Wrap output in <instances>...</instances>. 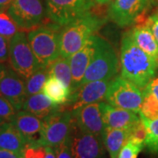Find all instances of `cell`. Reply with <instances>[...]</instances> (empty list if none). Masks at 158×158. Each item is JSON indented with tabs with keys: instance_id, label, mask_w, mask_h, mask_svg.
I'll use <instances>...</instances> for the list:
<instances>
[{
	"instance_id": "1",
	"label": "cell",
	"mask_w": 158,
	"mask_h": 158,
	"mask_svg": "<svg viewBox=\"0 0 158 158\" xmlns=\"http://www.w3.org/2000/svg\"><path fill=\"white\" fill-rule=\"evenodd\" d=\"M119 63L120 76L141 90L156 77L158 71L157 62L136 45L129 30L122 35Z\"/></svg>"
},
{
	"instance_id": "2",
	"label": "cell",
	"mask_w": 158,
	"mask_h": 158,
	"mask_svg": "<svg viewBox=\"0 0 158 158\" xmlns=\"http://www.w3.org/2000/svg\"><path fill=\"white\" fill-rule=\"evenodd\" d=\"M106 21L92 10L62 26L60 34V56L69 58L78 51Z\"/></svg>"
},
{
	"instance_id": "3",
	"label": "cell",
	"mask_w": 158,
	"mask_h": 158,
	"mask_svg": "<svg viewBox=\"0 0 158 158\" xmlns=\"http://www.w3.org/2000/svg\"><path fill=\"white\" fill-rule=\"evenodd\" d=\"M62 27L56 23L42 24L27 33L29 43L42 67L48 66L60 56Z\"/></svg>"
},
{
	"instance_id": "4",
	"label": "cell",
	"mask_w": 158,
	"mask_h": 158,
	"mask_svg": "<svg viewBox=\"0 0 158 158\" xmlns=\"http://www.w3.org/2000/svg\"><path fill=\"white\" fill-rule=\"evenodd\" d=\"M119 69V59L115 49L106 40L97 34L96 49L82 85L92 81L113 80L118 76Z\"/></svg>"
},
{
	"instance_id": "5",
	"label": "cell",
	"mask_w": 158,
	"mask_h": 158,
	"mask_svg": "<svg viewBox=\"0 0 158 158\" xmlns=\"http://www.w3.org/2000/svg\"><path fill=\"white\" fill-rule=\"evenodd\" d=\"M9 63L10 67L25 80L42 67L34 55L25 31H19L10 39Z\"/></svg>"
},
{
	"instance_id": "6",
	"label": "cell",
	"mask_w": 158,
	"mask_h": 158,
	"mask_svg": "<svg viewBox=\"0 0 158 158\" xmlns=\"http://www.w3.org/2000/svg\"><path fill=\"white\" fill-rule=\"evenodd\" d=\"M151 7L149 0H113L107 16L119 27H127L137 23H144Z\"/></svg>"
},
{
	"instance_id": "7",
	"label": "cell",
	"mask_w": 158,
	"mask_h": 158,
	"mask_svg": "<svg viewBox=\"0 0 158 158\" xmlns=\"http://www.w3.org/2000/svg\"><path fill=\"white\" fill-rule=\"evenodd\" d=\"M142 99V90L120 75L112 80L105 98L106 102L114 107L138 113Z\"/></svg>"
},
{
	"instance_id": "8",
	"label": "cell",
	"mask_w": 158,
	"mask_h": 158,
	"mask_svg": "<svg viewBox=\"0 0 158 158\" xmlns=\"http://www.w3.org/2000/svg\"><path fill=\"white\" fill-rule=\"evenodd\" d=\"M20 31H30L42 25L47 18L43 0H13L7 10Z\"/></svg>"
},
{
	"instance_id": "9",
	"label": "cell",
	"mask_w": 158,
	"mask_h": 158,
	"mask_svg": "<svg viewBox=\"0 0 158 158\" xmlns=\"http://www.w3.org/2000/svg\"><path fill=\"white\" fill-rule=\"evenodd\" d=\"M74 124L72 111L60 110L43 118L40 144L52 148L59 146L70 136Z\"/></svg>"
},
{
	"instance_id": "10",
	"label": "cell",
	"mask_w": 158,
	"mask_h": 158,
	"mask_svg": "<svg viewBox=\"0 0 158 158\" xmlns=\"http://www.w3.org/2000/svg\"><path fill=\"white\" fill-rule=\"evenodd\" d=\"M47 18L61 27L91 11L94 0H45Z\"/></svg>"
},
{
	"instance_id": "11",
	"label": "cell",
	"mask_w": 158,
	"mask_h": 158,
	"mask_svg": "<svg viewBox=\"0 0 158 158\" xmlns=\"http://www.w3.org/2000/svg\"><path fill=\"white\" fill-rule=\"evenodd\" d=\"M71 148L74 158H105L103 137L85 133L76 124L71 133Z\"/></svg>"
},
{
	"instance_id": "12",
	"label": "cell",
	"mask_w": 158,
	"mask_h": 158,
	"mask_svg": "<svg viewBox=\"0 0 158 158\" xmlns=\"http://www.w3.org/2000/svg\"><path fill=\"white\" fill-rule=\"evenodd\" d=\"M99 103L89 104L71 111L75 124L79 129L85 133L103 137L106 126Z\"/></svg>"
},
{
	"instance_id": "13",
	"label": "cell",
	"mask_w": 158,
	"mask_h": 158,
	"mask_svg": "<svg viewBox=\"0 0 158 158\" xmlns=\"http://www.w3.org/2000/svg\"><path fill=\"white\" fill-rule=\"evenodd\" d=\"M96 43L97 34H94L78 51H77L72 56L69 57V62L73 78V85L70 96L76 93L82 85L85 72L90 65L96 49Z\"/></svg>"
},
{
	"instance_id": "14",
	"label": "cell",
	"mask_w": 158,
	"mask_h": 158,
	"mask_svg": "<svg viewBox=\"0 0 158 158\" xmlns=\"http://www.w3.org/2000/svg\"><path fill=\"white\" fill-rule=\"evenodd\" d=\"M0 94L11 103L17 112L22 110L28 97L26 90V80L11 67L7 68L0 81Z\"/></svg>"
},
{
	"instance_id": "15",
	"label": "cell",
	"mask_w": 158,
	"mask_h": 158,
	"mask_svg": "<svg viewBox=\"0 0 158 158\" xmlns=\"http://www.w3.org/2000/svg\"><path fill=\"white\" fill-rule=\"evenodd\" d=\"M112 80L92 81L83 85L76 93L69 97L67 105L72 106V110L92 103L105 100L108 88Z\"/></svg>"
},
{
	"instance_id": "16",
	"label": "cell",
	"mask_w": 158,
	"mask_h": 158,
	"mask_svg": "<svg viewBox=\"0 0 158 158\" xmlns=\"http://www.w3.org/2000/svg\"><path fill=\"white\" fill-rule=\"evenodd\" d=\"M99 104L104 123L107 128L129 129L141 118L139 113L135 112L114 107L106 102L102 101Z\"/></svg>"
},
{
	"instance_id": "17",
	"label": "cell",
	"mask_w": 158,
	"mask_h": 158,
	"mask_svg": "<svg viewBox=\"0 0 158 158\" xmlns=\"http://www.w3.org/2000/svg\"><path fill=\"white\" fill-rule=\"evenodd\" d=\"M25 138L27 143H40L43 127V118L25 110L17 112L11 121Z\"/></svg>"
},
{
	"instance_id": "18",
	"label": "cell",
	"mask_w": 158,
	"mask_h": 158,
	"mask_svg": "<svg viewBox=\"0 0 158 158\" xmlns=\"http://www.w3.org/2000/svg\"><path fill=\"white\" fill-rule=\"evenodd\" d=\"M22 110L40 118H45L51 114L62 110V106L52 102L44 93L40 92L27 97Z\"/></svg>"
},
{
	"instance_id": "19",
	"label": "cell",
	"mask_w": 158,
	"mask_h": 158,
	"mask_svg": "<svg viewBox=\"0 0 158 158\" xmlns=\"http://www.w3.org/2000/svg\"><path fill=\"white\" fill-rule=\"evenodd\" d=\"M129 33L136 45L158 63V42L150 29L143 23L134 27Z\"/></svg>"
},
{
	"instance_id": "20",
	"label": "cell",
	"mask_w": 158,
	"mask_h": 158,
	"mask_svg": "<svg viewBox=\"0 0 158 158\" xmlns=\"http://www.w3.org/2000/svg\"><path fill=\"white\" fill-rule=\"evenodd\" d=\"M27 141L11 121H6L0 129V148L10 150L21 156Z\"/></svg>"
},
{
	"instance_id": "21",
	"label": "cell",
	"mask_w": 158,
	"mask_h": 158,
	"mask_svg": "<svg viewBox=\"0 0 158 158\" xmlns=\"http://www.w3.org/2000/svg\"><path fill=\"white\" fill-rule=\"evenodd\" d=\"M129 129H114L106 127L103 140L110 158H117L120 149L127 141Z\"/></svg>"
},
{
	"instance_id": "22",
	"label": "cell",
	"mask_w": 158,
	"mask_h": 158,
	"mask_svg": "<svg viewBox=\"0 0 158 158\" xmlns=\"http://www.w3.org/2000/svg\"><path fill=\"white\" fill-rule=\"evenodd\" d=\"M42 93H44L51 101L60 106L67 105L70 96L69 90L66 85L53 76H49L47 79L42 89Z\"/></svg>"
},
{
	"instance_id": "23",
	"label": "cell",
	"mask_w": 158,
	"mask_h": 158,
	"mask_svg": "<svg viewBox=\"0 0 158 158\" xmlns=\"http://www.w3.org/2000/svg\"><path fill=\"white\" fill-rule=\"evenodd\" d=\"M48 72L49 76H53L61 80L69 90V92H71L73 78L69 58H64L62 56L57 58L55 62L48 65Z\"/></svg>"
},
{
	"instance_id": "24",
	"label": "cell",
	"mask_w": 158,
	"mask_h": 158,
	"mask_svg": "<svg viewBox=\"0 0 158 158\" xmlns=\"http://www.w3.org/2000/svg\"><path fill=\"white\" fill-rule=\"evenodd\" d=\"M142 96L143 99L139 114L150 120L158 118V99L148 86L142 90Z\"/></svg>"
},
{
	"instance_id": "25",
	"label": "cell",
	"mask_w": 158,
	"mask_h": 158,
	"mask_svg": "<svg viewBox=\"0 0 158 158\" xmlns=\"http://www.w3.org/2000/svg\"><path fill=\"white\" fill-rule=\"evenodd\" d=\"M140 117L145 125L147 133L144 147H146L148 152L158 156V118L150 120L141 115H140Z\"/></svg>"
},
{
	"instance_id": "26",
	"label": "cell",
	"mask_w": 158,
	"mask_h": 158,
	"mask_svg": "<svg viewBox=\"0 0 158 158\" xmlns=\"http://www.w3.org/2000/svg\"><path fill=\"white\" fill-rule=\"evenodd\" d=\"M49 77L48 66L41 67L26 80V90L27 96L42 92L43 86Z\"/></svg>"
},
{
	"instance_id": "27",
	"label": "cell",
	"mask_w": 158,
	"mask_h": 158,
	"mask_svg": "<svg viewBox=\"0 0 158 158\" xmlns=\"http://www.w3.org/2000/svg\"><path fill=\"white\" fill-rule=\"evenodd\" d=\"M20 31L7 11H0V35L11 39Z\"/></svg>"
},
{
	"instance_id": "28",
	"label": "cell",
	"mask_w": 158,
	"mask_h": 158,
	"mask_svg": "<svg viewBox=\"0 0 158 158\" xmlns=\"http://www.w3.org/2000/svg\"><path fill=\"white\" fill-rule=\"evenodd\" d=\"M146 135H147V133H146L145 125L143 123V121L141 120V118H140V120L138 122H136L131 128H129V134H128L127 141L144 146Z\"/></svg>"
},
{
	"instance_id": "29",
	"label": "cell",
	"mask_w": 158,
	"mask_h": 158,
	"mask_svg": "<svg viewBox=\"0 0 158 158\" xmlns=\"http://www.w3.org/2000/svg\"><path fill=\"white\" fill-rule=\"evenodd\" d=\"M46 155V146L40 143H27L23 149L21 157L44 158Z\"/></svg>"
},
{
	"instance_id": "30",
	"label": "cell",
	"mask_w": 158,
	"mask_h": 158,
	"mask_svg": "<svg viewBox=\"0 0 158 158\" xmlns=\"http://www.w3.org/2000/svg\"><path fill=\"white\" fill-rule=\"evenodd\" d=\"M144 146L127 141L120 149L117 158H137Z\"/></svg>"
},
{
	"instance_id": "31",
	"label": "cell",
	"mask_w": 158,
	"mask_h": 158,
	"mask_svg": "<svg viewBox=\"0 0 158 158\" xmlns=\"http://www.w3.org/2000/svg\"><path fill=\"white\" fill-rule=\"evenodd\" d=\"M16 113L17 111L13 106L0 94V118L6 119V121H11Z\"/></svg>"
},
{
	"instance_id": "32",
	"label": "cell",
	"mask_w": 158,
	"mask_h": 158,
	"mask_svg": "<svg viewBox=\"0 0 158 158\" xmlns=\"http://www.w3.org/2000/svg\"><path fill=\"white\" fill-rule=\"evenodd\" d=\"M56 158H74L71 148V135L62 144L55 148Z\"/></svg>"
},
{
	"instance_id": "33",
	"label": "cell",
	"mask_w": 158,
	"mask_h": 158,
	"mask_svg": "<svg viewBox=\"0 0 158 158\" xmlns=\"http://www.w3.org/2000/svg\"><path fill=\"white\" fill-rule=\"evenodd\" d=\"M144 24L150 29L153 35L158 42V9L151 13L149 16H148L146 20L144 21Z\"/></svg>"
},
{
	"instance_id": "34",
	"label": "cell",
	"mask_w": 158,
	"mask_h": 158,
	"mask_svg": "<svg viewBox=\"0 0 158 158\" xmlns=\"http://www.w3.org/2000/svg\"><path fill=\"white\" fill-rule=\"evenodd\" d=\"M10 39L0 35V62L6 63L9 62Z\"/></svg>"
},
{
	"instance_id": "35",
	"label": "cell",
	"mask_w": 158,
	"mask_h": 158,
	"mask_svg": "<svg viewBox=\"0 0 158 158\" xmlns=\"http://www.w3.org/2000/svg\"><path fill=\"white\" fill-rule=\"evenodd\" d=\"M147 86L150 89V90L153 92V94L158 99V77H156L155 78H153Z\"/></svg>"
},
{
	"instance_id": "36",
	"label": "cell",
	"mask_w": 158,
	"mask_h": 158,
	"mask_svg": "<svg viewBox=\"0 0 158 158\" xmlns=\"http://www.w3.org/2000/svg\"><path fill=\"white\" fill-rule=\"evenodd\" d=\"M0 158H20V156L17 153L0 148Z\"/></svg>"
},
{
	"instance_id": "37",
	"label": "cell",
	"mask_w": 158,
	"mask_h": 158,
	"mask_svg": "<svg viewBox=\"0 0 158 158\" xmlns=\"http://www.w3.org/2000/svg\"><path fill=\"white\" fill-rule=\"evenodd\" d=\"M13 0H0V11H7Z\"/></svg>"
},
{
	"instance_id": "38",
	"label": "cell",
	"mask_w": 158,
	"mask_h": 158,
	"mask_svg": "<svg viewBox=\"0 0 158 158\" xmlns=\"http://www.w3.org/2000/svg\"><path fill=\"white\" fill-rule=\"evenodd\" d=\"M44 158H56L55 148L46 146V155Z\"/></svg>"
},
{
	"instance_id": "39",
	"label": "cell",
	"mask_w": 158,
	"mask_h": 158,
	"mask_svg": "<svg viewBox=\"0 0 158 158\" xmlns=\"http://www.w3.org/2000/svg\"><path fill=\"white\" fill-rule=\"evenodd\" d=\"M113 0H94L95 4L98 5V6H106L108 4H111Z\"/></svg>"
},
{
	"instance_id": "40",
	"label": "cell",
	"mask_w": 158,
	"mask_h": 158,
	"mask_svg": "<svg viewBox=\"0 0 158 158\" xmlns=\"http://www.w3.org/2000/svg\"><path fill=\"white\" fill-rule=\"evenodd\" d=\"M6 69H7V67H6L3 63L0 62V81H1V79L3 78V77L5 76Z\"/></svg>"
},
{
	"instance_id": "41",
	"label": "cell",
	"mask_w": 158,
	"mask_h": 158,
	"mask_svg": "<svg viewBox=\"0 0 158 158\" xmlns=\"http://www.w3.org/2000/svg\"><path fill=\"white\" fill-rule=\"evenodd\" d=\"M152 7H156L158 9V0H149Z\"/></svg>"
},
{
	"instance_id": "42",
	"label": "cell",
	"mask_w": 158,
	"mask_h": 158,
	"mask_svg": "<svg viewBox=\"0 0 158 158\" xmlns=\"http://www.w3.org/2000/svg\"><path fill=\"white\" fill-rule=\"evenodd\" d=\"M6 122V119H4V118H0V129H1V127H3V125L5 124Z\"/></svg>"
},
{
	"instance_id": "43",
	"label": "cell",
	"mask_w": 158,
	"mask_h": 158,
	"mask_svg": "<svg viewBox=\"0 0 158 158\" xmlns=\"http://www.w3.org/2000/svg\"><path fill=\"white\" fill-rule=\"evenodd\" d=\"M20 158H23V157H21V156H20Z\"/></svg>"
}]
</instances>
